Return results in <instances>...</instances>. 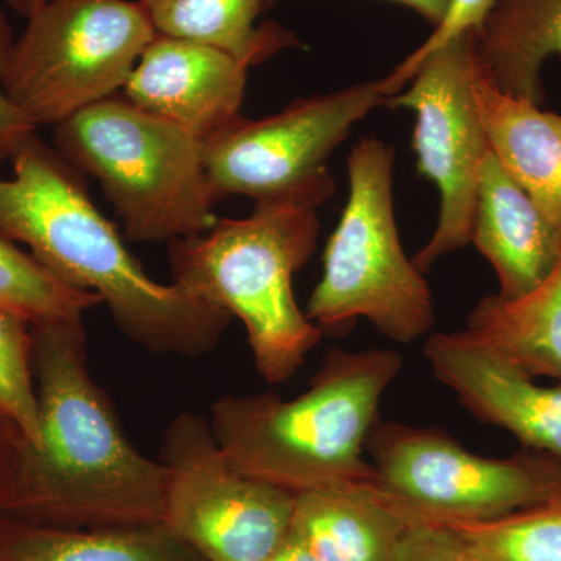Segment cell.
Instances as JSON below:
<instances>
[{
  "label": "cell",
  "instance_id": "obj_1",
  "mask_svg": "<svg viewBox=\"0 0 561 561\" xmlns=\"http://www.w3.org/2000/svg\"><path fill=\"white\" fill-rule=\"evenodd\" d=\"M39 438L0 516L55 527L164 522L169 471L133 446L88 364L83 320L32 327Z\"/></svg>",
  "mask_w": 561,
  "mask_h": 561
},
{
  "label": "cell",
  "instance_id": "obj_2",
  "mask_svg": "<svg viewBox=\"0 0 561 561\" xmlns=\"http://www.w3.org/2000/svg\"><path fill=\"white\" fill-rule=\"evenodd\" d=\"M0 176V231L57 278L99 295L117 328L144 350L171 356L210 353L232 317L179 284L150 278L121 232L95 208L87 181L36 131L11 154Z\"/></svg>",
  "mask_w": 561,
  "mask_h": 561
},
{
  "label": "cell",
  "instance_id": "obj_3",
  "mask_svg": "<svg viewBox=\"0 0 561 561\" xmlns=\"http://www.w3.org/2000/svg\"><path fill=\"white\" fill-rule=\"evenodd\" d=\"M401 368L393 350L332 348L297 398L265 391L214 401L210 430L234 470L297 496L375 483L365 442Z\"/></svg>",
  "mask_w": 561,
  "mask_h": 561
},
{
  "label": "cell",
  "instance_id": "obj_4",
  "mask_svg": "<svg viewBox=\"0 0 561 561\" xmlns=\"http://www.w3.org/2000/svg\"><path fill=\"white\" fill-rule=\"evenodd\" d=\"M319 232L317 206L265 202L249 217L217 219L169 242L173 283L242 321L257 373L272 386L289 381L323 337L294 295Z\"/></svg>",
  "mask_w": 561,
  "mask_h": 561
},
{
  "label": "cell",
  "instance_id": "obj_5",
  "mask_svg": "<svg viewBox=\"0 0 561 561\" xmlns=\"http://www.w3.org/2000/svg\"><path fill=\"white\" fill-rule=\"evenodd\" d=\"M54 147L101 184L128 241L172 242L202 234L217 221L219 202L206 175L203 140L122 94L57 125Z\"/></svg>",
  "mask_w": 561,
  "mask_h": 561
},
{
  "label": "cell",
  "instance_id": "obj_6",
  "mask_svg": "<svg viewBox=\"0 0 561 561\" xmlns=\"http://www.w3.org/2000/svg\"><path fill=\"white\" fill-rule=\"evenodd\" d=\"M393 158L373 136L351 150L348 201L305 311L323 334L367 319L383 337L409 345L434 328L430 286L402 249L394 220Z\"/></svg>",
  "mask_w": 561,
  "mask_h": 561
},
{
  "label": "cell",
  "instance_id": "obj_7",
  "mask_svg": "<svg viewBox=\"0 0 561 561\" xmlns=\"http://www.w3.org/2000/svg\"><path fill=\"white\" fill-rule=\"evenodd\" d=\"M158 33L139 0H49L14 39L0 90L38 130L124 90Z\"/></svg>",
  "mask_w": 561,
  "mask_h": 561
},
{
  "label": "cell",
  "instance_id": "obj_8",
  "mask_svg": "<svg viewBox=\"0 0 561 561\" xmlns=\"http://www.w3.org/2000/svg\"><path fill=\"white\" fill-rule=\"evenodd\" d=\"M383 80L297 99L264 119L241 116L203 140V162L217 202H298L319 208L335 192L327 161L351 128L387 101Z\"/></svg>",
  "mask_w": 561,
  "mask_h": 561
},
{
  "label": "cell",
  "instance_id": "obj_9",
  "mask_svg": "<svg viewBox=\"0 0 561 561\" xmlns=\"http://www.w3.org/2000/svg\"><path fill=\"white\" fill-rule=\"evenodd\" d=\"M365 453L376 483L424 518L490 522L561 494V460L523 451L505 459L478 456L437 427L378 419Z\"/></svg>",
  "mask_w": 561,
  "mask_h": 561
},
{
  "label": "cell",
  "instance_id": "obj_10",
  "mask_svg": "<svg viewBox=\"0 0 561 561\" xmlns=\"http://www.w3.org/2000/svg\"><path fill=\"white\" fill-rule=\"evenodd\" d=\"M160 460L169 471L162 523L206 561H267L289 534L297 494L234 470L203 416L171 421Z\"/></svg>",
  "mask_w": 561,
  "mask_h": 561
},
{
  "label": "cell",
  "instance_id": "obj_11",
  "mask_svg": "<svg viewBox=\"0 0 561 561\" xmlns=\"http://www.w3.org/2000/svg\"><path fill=\"white\" fill-rule=\"evenodd\" d=\"M474 31L460 33L420 62L405 91L387 99L390 110L415 111L416 168L440 192V214L430 242L413 257L421 273L471 243L479 179L490 142L474 95Z\"/></svg>",
  "mask_w": 561,
  "mask_h": 561
},
{
  "label": "cell",
  "instance_id": "obj_12",
  "mask_svg": "<svg viewBox=\"0 0 561 561\" xmlns=\"http://www.w3.org/2000/svg\"><path fill=\"white\" fill-rule=\"evenodd\" d=\"M423 353L476 419L511 432L524 449L561 460V379L540 386L467 330L430 335Z\"/></svg>",
  "mask_w": 561,
  "mask_h": 561
},
{
  "label": "cell",
  "instance_id": "obj_13",
  "mask_svg": "<svg viewBox=\"0 0 561 561\" xmlns=\"http://www.w3.org/2000/svg\"><path fill=\"white\" fill-rule=\"evenodd\" d=\"M249 66L216 47L158 33L122 95L201 140L241 116Z\"/></svg>",
  "mask_w": 561,
  "mask_h": 561
},
{
  "label": "cell",
  "instance_id": "obj_14",
  "mask_svg": "<svg viewBox=\"0 0 561 561\" xmlns=\"http://www.w3.org/2000/svg\"><path fill=\"white\" fill-rule=\"evenodd\" d=\"M471 243L494 268L504 300L540 286L561 260V232L491 150L479 179Z\"/></svg>",
  "mask_w": 561,
  "mask_h": 561
},
{
  "label": "cell",
  "instance_id": "obj_15",
  "mask_svg": "<svg viewBox=\"0 0 561 561\" xmlns=\"http://www.w3.org/2000/svg\"><path fill=\"white\" fill-rule=\"evenodd\" d=\"M378 483L298 494L291 526L319 561H391L416 518Z\"/></svg>",
  "mask_w": 561,
  "mask_h": 561
},
{
  "label": "cell",
  "instance_id": "obj_16",
  "mask_svg": "<svg viewBox=\"0 0 561 561\" xmlns=\"http://www.w3.org/2000/svg\"><path fill=\"white\" fill-rule=\"evenodd\" d=\"M474 95L494 157L561 232V114L497 90L481 68Z\"/></svg>",
  "mask_w": 561,
  "mask_h": 561
},
{
  "label": "cell",
  "instance_id": "obj_17",
  "mask_svg": "<svg viewBox=\"0 0 561 561\" xmlns=\"http://www.w3.org/2000/svg\"><path fill=\"white\" fill-rule=\"evenodd\" d=\"M474 46L479 68L497 90L541 105L542 66L561 58V0H494Z\"/></svg>",
  "mask_w": 561,
  "mask_h": 561
},
{
  "label": "cell",
  "instance_id": "obj_18",
  "mask_svg": "<svg viewBox=\"0 0 561 561\" xmlns=\"http://www.w3.org/2000/svg\"><path fill=\"white\" fill-rule=\"evenodd\" d=\"M0 561H206L164 523L55 527L0 516Z\"/></svg>",
  "mask_w": 561,
  "mask_h": 561
},
{
  "label": "cell",
  "instance_id": "obj_19",
  "mask_svg": "<svg viewBox=\"0 0 561 561\" xmlns=\"http://www.w3.org/2000/svg\"><path fill=\"white\" fill-rule=\"evenodd\" d=\"M467 331L527 378L560 381L561 260L540 286L516 300L482 298L470 313Z\"/></svg>",
  "mask_w": 561,
  "mask_h": 561
},
{
  "label": "cell",
  "instance_id": "obj_20",
  "mask_svg": "<svg viewBox=\"0 0 561 561\" xmlns=\"http://www.w3.org/2000/svg\"><path fill=\"white\" fill-rule=\"evenodd\" d=\"M154 31L172 38L216 47L243 65L256 66L279 51L300 46L276 22L257 24L262 0H139Z\"/></svg>",
  "mask_w": 561,
  "mask_h": 561
},
{
  "label": "cell",
  "instance_id": "obj_21",
  "mask_svg": "<svg viewBox=\"0 0 561 561\" xmlns=\"http://www.w3.org/2000/svg\"><path fill=\"white\" fill-rule=\"evenodd\" d=\"M102 305L92 291L77 289L57 278L18 242L0 231V308L27 323L83 320Z\"/></svg>",
  "mask_w": 561,
  "mask_h": 561
},
{
  "label": "cell",
  "instance_id": "obj_22",
  "mask_svg": "<svg viewBox=\"0 0 561 561\" xmlns=\"http://www.w3.org/2000/svg\"><path fill=\"white\" fill-rule=\"evenodd\" d=\"M453 523L467 530L491 561H561V494L490 522Z\"/></svg>",
  "mask_w": 561,
  "mask_h": 561
},
{
  "label": "cell",
  "instance_id": "obj_23",
  "mask_svg": "<svg viewBox=\"0 0 561 561\" xmlns=\"http://www.w3.org/2000/svg\"><path fill=\"white\" fill-rule=\"evenodd\" d=\"M0 412L20 427L31 445L38 443L32 324L3 308H0Z\"/></svg>",
  "mask_w": 561,
  "mask_h": 561
},
{
  "label": "cell",
  "instance_id": "obj_24",
  "mask_svg": "<svg viewBox=\"0 0 561 561\" xmlns=\"http://www.w3.org/2000/svg\"><path fill=\"white\" fill-rule=\"evenodd\" d=\"M391 561H491L459 524L416 516L401 535Z\"/></svg>",
  "mask_w": 561,
  "mask_h": 561
},
{
  "label": "cell",
  "instance_id": "obj_25",
  "mask_svg": "<svg viewBox=\"0 0 561 561\" xmlns=\"http://www.w3.org/2000/svg\"><path fill=\"white\" fill-rule=\"evenodd\" d=\"M493 3L494 0H451L445 21L434 28L430 38L391 70L389 76L382 77L387 95L391 98V95L398 94L411 81L420 62L432 51L437 50L438 47L460 33L476 31Z\"/></svg>",
  "mask_w": 561,
  "mask_h": 561
},
{
  "label": "cell",
  "instance_id": "obj_26",
  "mask_svg": "<svg viewBox=\"0 0 561 561\" xmlns=\"http://www.w3.org/2000/svg\"><path fill=\"white\" fill-rule=\"evenodd\" d=\"M13 43V31H11L9 20L0 11V72H2ZM33 131H36L35 128L22 119L0 90V161L10 160L21 140Z\"/></svg>",
  "mask_w": 561,
  "mask_h": 561
},
{
  "label": "cell",
  "instance_id": "obj_27",
  "mask_svg": "<svg viewBox=\"0 0 561 561\" xmlns=\"http://www.w3.org/2000/svg\"><path fill=\"white\" fill-rule=\"evenodd\" d=\"M25 442L20 427L0 412V515L9 504Z\"/></svg>",
  "mask_w": 561,
  "mask_h": 561
},
{
  "label": "cell",
  "instance_id": "obj_28",
  "mask_svg": "<svg viewBox=\"0 0 561 561\" xmlns=\"http://www.w3.org/2000/svg\"><path fill=\"white\" fill-rule=\"evenodd\" d=\"M279 2H284V0H262L264 11L272 9L273 5ZM391 2L401 3V5L416 11L424 20L434 25V28L445 21L449 5H451V0H391Z\"/></svg>",
  "mask_w": 561,
  "mask_h": 561
},
{
  "label": "cell",
  "instance_id": "obj_29",
  "mask_svg": "<svg viewBox=\"0 0 561 561\" xmlns=\"http://www.w3.org/2000/svg\"><path fill=\"white\" fill-rule=\"evenodd\" d=\"M267 561H319L313 556L308 542L302 540L300 534L290 527L289 534L280 542L279 548L272 553L271 559Z\"/></svg>",
  "mask_w": 561,
  "mask_h": 561
},
{
  "label": "cell",
  "instance_id": "obj_30",
  "mask_svg": "<svg viewBox=\"0 0 561 561\" xmlns=\"http://www.w3.org/2000/svg\"><path fill=\"white\" fill-rule=\"evenodd\" d=\"M5 2L14 13L27 20L49 0H5Z\"/></svg>",
  "mask_w": 561,
  "mask_h": 561
}]
</instances>
